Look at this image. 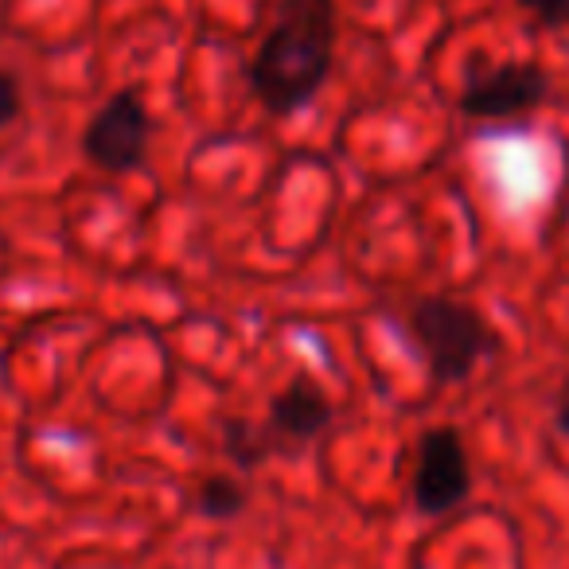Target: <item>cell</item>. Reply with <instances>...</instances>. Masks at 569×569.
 Segmentation results:
<instances>
[{"label":"cell","mask_w":569,"mask_h":569,"mask_svg":"<svg viewBox=\"0 0 569 569\" xmlns=\"http://www.w3.org/2000/svg\"><path fill=\"white\" fill-rule=\"evenodd\" d=\"M340 12L336 0H281L250 63V90L261 110L293 118L325 90L336 63Z\"/></svg>","instance_id":"6da1fadb"},{"label":"cell","mask_w":569,"mask_h":569,"mask_svg":"<svg viewBox=\"0 0 569 569\" xmlns=\"http://www.w3.org/2000/svg\"><path fill=\"white\" fill-rule=\"evenodd\" d=\"M472 496V460L457 426H433L413 445V476H410V503L418 515L457 511Z\"/></svg>","instance_id":"277c9868"},{"label":"cell","mask_w":569,"mask_h":569,"mask_svg":"<svg viewBox=\"0 0 569 569\" xmlns=\"http://www.w3.org/2000/svg\"><path fill=\"white\" fill-rule=\"evenodd\" d=\"M410 336L437 390L472 379L480 363L499 351L491 320L476 305L445 293H426L410 305Z\"/></svg>","instance_id":"7a4b0ae2"},{"label":"cell","mask_w":569,"mask_h":569,"mask_svg":"<svg viewBox=\"0 0 569 569\" xmlns=\"http://www.w3.org/2000/svg\"><path fill=\"white\" fill-rule=\"evenodd\" d=\"M553 426H558L561 433L569 437V382H566V387H561L558 402H553Z\"/></svg>","instance_id":"30bf717a"},{"label":"cell","mask_w":569,"mask_h":569,"mask_svg":"<svg viewBox=\"0 0 569 569\" xmlns=\"http://www.w3.org/2000/svg\"><path fill=\"white\" fill-rule=\"evenodd\" d=\"M542 28H569V0H519Z\"/></svg>","instance_id":"ba28073f"},{"label":"cell","mask_w":569,"mask_h":569,"mask_svg":"<svg viewBox=\"0 0 569 569\" xmlns=\"http://www.w3.org/2000/svg\"><path fill=\"white\" fill-rule=\"evenodd\" d=\"M550 98V74L538 63H503L472 74L460 90V113L476 121L527 118Z\"/></svg>","instance_id":"5b68a950"},{"label":"cell","mask_w":569,"mask_h":569,"mask_svg":"<svg viewBox=\"0 0 569 569\" xmlns=\"http://www.w3.org/2000/svg\"><path fill=\"white\" fill-rule=\"evenodd\" d=\"M152 121L149 106L137 90H118L94 110V118L82 129V157L90 168L106 176H129L149 160L152 149Z\"/></svg>","instance_id":"3957f363"},{"label":"cell","mask_w":569,"mask_h":569,"mask_svg":"<svg viewBox=\"0 0 569 569\" xmlns=\"http://www.w3.org/2000/svg\"><path fill=\"white\" fill-rule=\"evenodd\" d=\"M20 106H24V94H20V82L12 79L9 71H0V129L12 126L20 118Z\"/></svg>","instance_id":"9c48e42d"},{"label":"cell","mask_w":569,"mask_h":569,"mask_svg":"<svg viewBox=\"0 0 569 569\" xmlns=\"http://www.w3.org/2000/svg\"><path fill=\"white\" fill-rule=\"evenodd\" d=\"M336 406L328 390L309 375H297L289 387H281L269 398L266 426H261V441L269 452H293L305 445L320 441L332 429Z\"/></svg>","instance_id":"8992f818"},{"label":"cell","mask_w":569,"mask_h":569,"mask_svg":"<svg viewBox=\"0 0 569 569\" xmlns=\"http://www.w3.org/2000/svg\"><path fill=\"white\" fill-rule=\"evenodd\" d=\"M246 503H250V491H246V483L234 480V476H207L196 488V496H191L196 515L214 519V522L238 519V515L246 511Z\"/></svg>","instance_id":"52a82bcc"}]
</instances>
